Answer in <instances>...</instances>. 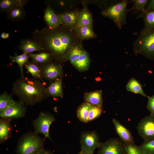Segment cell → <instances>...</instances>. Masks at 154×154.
<instances>
[{
	"label": "cell",
	"mask_w": 154,
	"mask_h": 154,
	"mask_svg": "<svg viewBox=\"0 0 154 154\" xmlns=\"http://www.w3.org/2000/svg\"><path fill=\"white\" fill-rule=\"evenodd\" d=\"M33 34V39L41 46L43 50L52 57L59 59L72 46L81 41L74 31L62 25L54 29L46 27L40 30H35Z\"/></svg>",
	"instance_id": "1"
},
{
	"label": "cell",
	"mask_w": 154,
	"mask_h": 154,
	"mask_svg": "<svg viewBox=\"0 0 154 154\" xmlns=\"http://www.w3.org/2000/svg\"><path fill=\"white\" fill-rule=\"evenodd\" d=\"M41 81L35 78L21 77L13 84L12 95L26 106H33L49 96L46 87Z\"/></svg>",
	"instance_id": "2"
},
{
	"label": "cell",
	"mask_w": 154,
	"mask_h": 154,
	"mask_svg": "<svg viewBox=\"0 0 154 154\" xmlns=\"http://www.w3.org/2000/svg\"><path fill=\"white\" fill-rule=\"evenodd\" d=\"M45 138H42L34 131H29L19 139L16 146V154H38L44 149Z\"/></svg>",
	"instance_id": "3"
},
{
	"label": "cell",
	"mask_w": 154,
	"mask_h": 154,
	"mask_svg": "<svg viewBox=\"0 0 154 154\" xmlns=\"http://www.w3.org/2000/svg\"><path fill=\"white\" fill-rule=\"evenodd\" d=\"M129 2L127 0L118 1L102 11L100 13L103 17L112 20L117 28L121 29L127 23V14L130 11L127 8Z\"/></svg>",
	"instance_id": "4"
},
{
	"label": "cell",
	"mask_w": 154,
	"mask_h": 154,
	"mask_svg": "<svg viewBox=\"0 0 154 154\" xmlns=\"http://www.w3.org/2000/svg\"><path fill=\"white\" fill-rule=\"evenodd\" d=\"M133 49L135 53L154 61V31L140 33L133 44Z\"/></svg>",
	"instance_id": "5"
},
{
	"label": "cell",
	"mask_w": 154,
	"mask_h": 154,
	"mask_svg": "<svg viewBox=\"0 0 154 154\" xmlns=\"http://www.w3.org/2000/svg\"><path fill=\"white\" fill-rule=\"evenodd\" d=\"M55 120L54 116L47 112H40L38 117L33 121L34 132L37 134H42L44 137L52 141L49 130L51 124Z\"/></svg>",
	"instance_id": "6"
},
{
	"label": "cell",
	"mask_w": 154,
	"mask_h": 154,
	"mask_svg": "<svg viewBox=\"0 0 154 154\" xmlns=\"http://www.w3.org/2000/svg\"><path fill=\"white\" fill-rule=\"evenodd\" d=\"M26 105L19 101H13L5 109L0 111V117L11 119H20L23 117L26 113Z\"/></svg>",
	"instance_id": "7"
},
{
	"label": "cell",
	"mask_w": 154,
	"mask_h": 154,
	"mask_svg": "<svg viewBox=\"0 0 154 154\" xmlns=\"http://www.w3.org/2000/svg\"><path fill=\"white\" fill-rule=\"evenodd\" d=\"M137 129L138 134L144 141L154 139V115L150 114L142 119Z\"/></svg>",
	"instance_id": "8"
},
{
	"label": "cell",
	"mask_w": 154,
	"mask_h": 154,
	"mask_svg": "<svg viewBox=\"0 0 154 154\" xmlns=\"http://www.w3.org/2000/svg\"><path fill=\"white\" fill-rule=\"evenodd\" d=\"M39 66L42 79L51 81L62 75V68L59 63L50 61Z\"/></svg>",
	"instance_id": "9"
},
{
	"label": "cell",
	"mask_w": 154,
	"mask_h": 154,
	"mask_svg": "<svg viewBox=\"0 0 154 154\" xmlns=\"http://www.w3.org/2000/svg\"><path fill=\"white\" fill-rule=\"evenodd\" d=\"M125 144L117 138H112L102 143L98 154H124Z\"/></svg>",
	"instance_id": "10"
},
{
	"label": "cell",
	"mask_w": 154,
	"mask_h": 154,
	"mask_svg": "<svg viewBox=\"0 0 154 154\" xmlns=\"http://www.w3.org/2000/svg\"><path fill=\"white\" fill-rule=\"evenodd\" d=\"M102 144L99 141L98 135L95 132L85 133L81 136V151L93 153L95 149L100 148Z\"/></svg>",
	"instance_id": "11"
},
{
	"label": "cell",
	"mask_w": 154,
	"mask_h": 154,
	"mask_svg": "<svg viewBox=\"0 0 154 154\" xmlns=\"http://www.w3.org/2000/svg\"><path fill=\"white\" fill-rule=\"evenodd\" d=\"M80 11L75 10L58 14L61 25L74 31L78 26V19Z\"/></svg>",
	"instance_id": "12"
},
{
	"label": "cell",
	"mask_w": 154,
	"mask_h": 154,
	"mask_svg": "<svg viewBox=\"0 0 154 154\" xmlns=\"http://www.w3.org/2000/svg\"><path fill=\"white\" fill-rule=\"evenodd\" d=\"M112 122L121 140L125 144H134V140L130 131L116 119L113 118Z\"/></svg>",
	"instance_id": "13"
},
{
	"label": "cell",
	"mask_w": 154,
	"mask_h": 154,
	"mask_svg": "<svg viewBox=\"0 0 154 154\" xmlns=\"http://www.w3.org/2000/svg\"><path fill=\"white\" fill-rule=\"evenodd\" d=\"M80 41L72 46L66 53L60 59L63 60H69L72 64L76 61L84 50Z\"/></svg>",
	"instance_id": "14"
},
{
	"label": "cell",
	"mask_w": 154,
	"mask_h": 154,
	"mask_svg": "<svg viewBox=\"0 0 154 154\" xmlns=\"http://www.w3.org/2000/svg\"><path fill=\"white\" fill-rule=\"evenodd\" d=\"M18 48L22 50L23 53L27 54L37 51L41 52L43 50L41 46L38 42L30 39H22Z\"/></svg>",
	"instance_id": "15"
},
{
	"label": "cell",
	"mask_w": 154,
	"mask_h": 154,
	"mask_svg": "<svg viewBox=\"0 0 154 154\" xmlns=\"http://www.w3.org/2000/svg\"><path fill=\"white\" fill-rule=\"evenodd\" d=\"M44 19L47 27L50 29H55L61 25L58 15L48 5L44 11Z\"/></svg>",
	"instance_id": "16"
},
{
	"label": "cell",
	"mask_w": 154,
	"mask_h": 154,
	"mask_svg": "<svg viewBox=\"0 0 154 154\" xmlns=\"http://www.w3.org/2000/svg\"><path fill=\"white\" fill-rule=\"evenodd\" d=\"M11 119L0 117V143H3L11 136L13 128L11 125Z\"/></svg>",
	"instance_id": "17"
},
{
	"label": "cell",
	"mask_w": 154,
	"mask_h": 154,
	"mask_svg": "<svg viewBox=\"0 0 154 154\" xmlns=\"http://www.w3.org/2000/svg\"><path fill=\"white\" fill-rule=\"evenodd\" d=\"M62 75L51 82L46 88V91L49 96L53 97H60L62 98L63 93L62 87Z\"/></svg>",
	"instance_id": "18"
},
{
	"label": "cell",
	"mask_w": 154,
	"mask_h": 154,
	"mask_svg": "<svg viewBox=\"0 0 154 154\" xmlns=\"http://www.w3.org/2000/svg\"><path fill=\"white\" fill-rule=\"evenodd\" d=\"M74 31L79 39L82 41L97 36L94 31L93 25L78 26Z\"/></svg>",
	"instance_id": "19"
},
{
	"label": "cell",
	"mask_w": 154,
	"mask_h": 154,
	"mask_svg": "<svg viewBox=\"0 0 154 154\" xmlns=\"http://www.w3.org/2000/svg\"><path fill=\"white\" fill-rule=\"evenodd\" d=\"M83 7L78 16V26L93 25V18L92 13L88 9L87 5L83 3Z\"/></svg>",
	"instance_id": "20"
},
{
	"label": "cell",
	"mask_w": 154,
	"mask_h": 154,
	"mask_svg": "<svg viewBox=\"0 0 154 154\" xmlns=\"http://www.w3.org/2000/svg\"><path fill=\"white\" fill-rule=\"evenodd\" d=\"M6 13L7 19L13 22L21 21L25 17V12L23 5H17Z\"/></svg>",
	"instance_id": "21"
},
{
	"label": "cell",
	"mask_w": 154,
	"mask_h": 154,
	"mask_svg": "<svg viewBox=\"0 0 154 154\" xmlns=\"http://www.w3.org/2000/svg\"><path fill=\"white\" fill-rule=\"evenodd\" d=\"M102 91L97 90L86 94L84 96V102L92 105L102 106Z\"/></svg>",
	"instance_id": "22"
},
{
	"label": "cell",
	"mask_w": 154,
	"mask_h": 154,
	"mask_svg": "<svg viewBox=\"0 0 154 154\" xmlns=\"http://www.w3.org/2000/svg\"><path fill=\"white\" fill-rule=\"evenodd\" d=\"M144 26L140 33H144L154 31V9L144 14L142 17Z\"/></svg>",
	"instance_id": "23"
},
{
	"label": "cell",
	"mask_w": 154,
	"mask_h": 154,
	"mask_svg": "<svg viewBox=\"0 0 154 154\" xmlns=\"http://www.w3.org/2000/svg\"><path fill=\"white\" fill-rule=\"evenodd\" d=\"M90 62L88 54L84 50L80 57L72 64L79 70L83 71L88 69L90 66Z\"/></svg>",
	"instance_id": "24"
},
{
	"label": "cell",
	"mask_w": 154,
	"mask_h": 154,
	"mask_svg": "<svg viewBox=\"0 0 154 154\" xmlns=\"http://www.w3.org/2000/svg\"><path fill=\"white\" fill-rule=\"evenodd\" d=\"M10 61L13 63H17L18 64L21 74V77L24 76L23 67L29 61L30 58L29 54L23 53L22 54L18 55L17 53L15 52L14 56L9 55Z\"/></svg>",
	"instance_id": "25"
},
{
	"label": "cell",
	"mask_w": 154,
	"mask_h": 154,
	"mask_svg": "<svg viewBox=\"0 0 154 154\" xmlns=\"http://www.w3.org/2000/svg\"><path fill=\"white\" fill-rule=\"evenodd\" d=\"M28 1L24 0H1L0 1V10L5 12L19 5H24Z\"/></svg>",
	"instance_id": "26"
},
{
	"label": "cell",
	"mask_w": 154,
	"mask_h": 154,
	"mask_svg": "<svg viewBox=\"0 0 154 154\" xmlns=\"http://www.w3.org/2000/svg\"><path fill=\"white\" fill-rule=\"evenodd\" d=\"M31 62L38 65L43 64L51 61L52 57L49 53L46 52H41L38 53L29 54Z\"/></svg>",
	"instance_id": "27"
},
{
	"label": "cell",
	"mask_w": 154,
	"mask_h": 154,
	"mask_svg": "<svg viewBox=\"0 0 154 154\" xmlns=\"http://www.w3.org/2000/svg\"><path fill=\"white\" fill-rule=\"evenodd\" d=\"M91 105L84 102L81 104L77 110V117L81 122H88V117Z\"/></svg>",
	"instance_id": "28"
},
{
	"label": "cell",
	"mask_w": 154,
	"mask_h": 154,
	"mask_svg": "<svg viewBox=\"0 0 154 154\" xmlns=\"http://www.w3.org/2000/svg\"><path fill=\"white\" fill-rule=\"evenodd\" d=\"M126 87L127 91L139 94L144 97L147 96L144 92L139 82L134 78H132L129 80Z\"/></svg>",
	"instance_id": "29"
},
{
	"label": "cell",
	"mask_w": 154,
	"mask_h": 154,
	"mask_svg": "<svg viewBox=\"0 0 154 154\" xmlns=\"http://www.w3.org/2000/svg\"><path fill=\"white\" fill-rule=\"evenodd\" d=\"M24 67L33 78L39 80L44 82L39 65L32 62L28 61L25 65Z\"/></svg>",
	"instance_id": "30"
},
{
	"label": "cell",
	"mask_w": 154,
	"mask_h": 154,
	"mask_svg": "<svg viewBox=\"0 0 154 154\" xmlns=\"http://www.w3.org/2000/svg\"><path fill=\"white\" fill-rule=\"evenodd\" d=\"M134 2L133 6L129 9L130 11L134 10L136 11H141V13L138 15L137 18H142L147 11L145 7L149 1L148 0H134L132 1Z\"/></svg>",
	"instance_id": "31"
},
{
	"label": "cell",
	"mask_w": 154,
	"mask_h": 154,
	"mask_svg": "<svg viewBox=\"0 0 154 154\" xmlns=\"http://www.w3.org/2000/svg\"><path fill=\"white\" fill-rule=\"evenodd\" d=\"M138 147L144 154H154V139L144 141Z\"/></svg>",
	"instance_id": "32"
},
{
	"label": "cell",
	"mask_w": 154,
	"mask_h": 154,
	"mask_svg": "<svg viewBox=\"0 0 154 154\" xmlns=\"http://www.w3.org/2000/svg\"><path fill=\"white\" fill-rule=\"evenodd\" d=\"M103 111L102 106L91 105L88 117V121H93L99 117Z\"/></svg>",
	"instance_id": "33"
},
{
	"label": "cell",
	"mask_w": 154,
	"mask_h": 154,
	"mask_svg": "<svg viewBox=\"0 0 154 154\" xmlns=\"http://www.w3.org/2000/svg\"><path fill=\"white\" fill-rule=\"evenodd\" d=\"M12 95L7 92H3L0 96V111L5 109L10 103L14 101Z\"/></svg>",
	"instance_id": "34"
},
{
	"label": "cell",
	"mask_w": 154,
	"mask_h": 154,
	"mask_svg": "<svg viewBox=\"0 0 154 154\" xmlns=\"http://www.w3.org/2000/svg\"><path fill=\"white\" fill-rule=\"evenodd\" d=\"M125 152L127 154H144L134 144H125Z\"/></svg>",
	"instance_id": "35"
},
{
	"label": "cell",
	"mask_w": 154,
	"mask_h": 154,
	"mask_svg": "<svg viewBox=\"0 0 154 154\" xmlns=\"http://www.w3.org/2000/svg\"><path fill=\"white\" fill-rule=\"evenodd\" d=\"M148 102L146 106L147 109L150 112V114L154 115V95L151 96H147Z\"/></svg>",
	"instance_id": "36"
},
{
	"label": "cell",
	"mask_w": 154,
	"mask_h": 154,
	"mask_svg": "<svg viewBox=\"0 0 154 154\" xmlns=\"http://www.w3.org/2000/svg\"><path fill=\"white\" fill-rule=\"evenodd\" d=\"M145 9L147 12L154 9V0L150 1L148 5Z\"/></svg>",
	"instance_id": "37"
},
{
	"label": "cell",
	"mask_w": 154,
	"mask_h": 154,
	"mask_svg": "<svg viewBox=\"0 0 154 154\" xmlns=\"http://www.w3.org/2000/svg\"><path fill=\"white\" fill-rule=\"evenodd\" d=\"M38 154H54L49 150H43L41 151Z\"/></svg>",
	"instance_id": "38"
},
{
	"label": "cell",
	"mask_w": 154,
	"mask_h": 154,
	"mask_svg": "<svg viewBox=\"0 0 154 154\" xmlns=\"http://www.w3.org/2000/svg\"><path fill=\"white\" fill-rule=\"evenodd\" d=\"M9 36V34L8 33L5 32L2 33L1 35V37L3 39L8 38Z\"/></svg>",
	"instance_id": "39"
},
{
	"label": "cell",
	"mask_w": 154,
	"mask_h": 154,
	"mask_svg": "<svg viewBox=\"0 0 154 154\" xmlns=\"http://www.w3.org/2000/svg\"><path fill=\"white\" fill-rule=\"evenodd\" d=\"M79 154H93V153H90L87 152L81 151L79 153Z\"/></svg>",
	"instance_id": "40"
},
{
	"label": "cell",
	"mask_w": 154,
	"mask_h": 154,
	"mask_svg": "<svg viewBox=\"0 0 154 154\" xmlns=\"http://www.w3.org/2000/svg\"><path fill=\"white\" fill-rule=\"evenodd\" d=\"M124 154H127L126 152Z\"/></svg>",
	"instance_id": "41"
},
{
	"label": "cell",
	"mask_w": 154,
	"mask_h": 154,
	"mask_svg": "<svg viewBox=\"0 0 154 154\" xmlns=\"http://www.w3.org/2000/svg\"><path fill=\"white\" fill-rule=\"evenodd\" d=\"M78 154H79V153Z\"/></svg>",
	"instance_id": "42"
}]
</instances>
